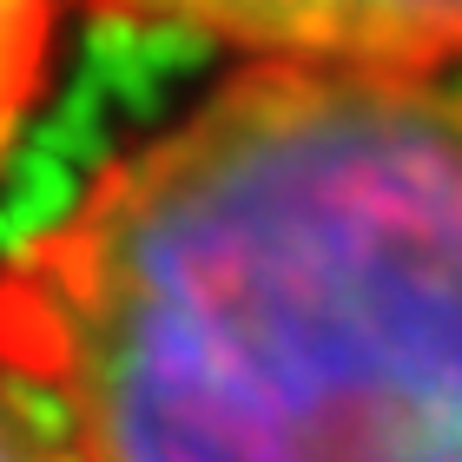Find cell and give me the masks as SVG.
Segmentation results:
<instances>
[{"mask_svg": "<svg viewBox=\"0 0 462 462\" xmlns=\"http://www.w3.org/2000/svg\"><path fill=\"white\" fill-rule=\"evenodd\" d=\"M0 364L79 462H462V79L238 67L0 251Z\"/></svg>", "mask_w": 462, "mask_h": 462, "instance_id": "obj_1", "label": "cell"}, {"mask_svg": "<svg viewBox=\"0 0 462 462\" xmlns=\"http://www.w3.org/2000/svg\"><path fill=\"white\" fill-rule=\"evenodd\" d=\"M93 14L245 67H337L462 79V0H87Z\"/></svg>", "mask_w": 462, "mask_h": 462, "instance_id": "obj_2", "label": "cell"}, {"mask_svg": "<svg viewBox=\"0 0 462 462\" xmlns=\"http://www.w3.org/2000/svg\"><path fill=\"white\" fill-rule=\"evenodd\" d=\"M67 0H0V159L27 139L47 99Z\"/></svg>", "mask_w": 462, "mask_h": 462, "instance_id": "obj_3", "label": "cell"}, {"mask_svg": "<svg viewBox=\"0 0 462 462\" xmlns=\"http://www.w3.org/2000/svg\"><path fill=\"white\" fill-rule=\"evenodd\" d=\"M0 462H79L73 443L60 436L53 410L0 364Z\"/></svg>", "mask_w": 462, "mask_h": 462, "instance_id": "obj_4", "label": "cell"}]
</instances>
